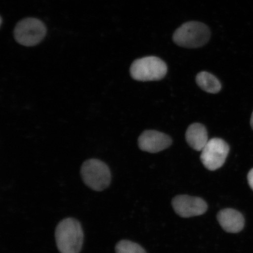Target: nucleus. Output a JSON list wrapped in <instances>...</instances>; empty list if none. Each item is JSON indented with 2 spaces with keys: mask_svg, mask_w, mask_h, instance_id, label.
<instances>
[{
  "mask_svg": "<svg viewBox=\"0 0 253 253\" xmlns=\"http://www.w3.org/2000/svg\"><path fill=\"white\" fill-rule=\"evenodd\" d=\"M84 235L81 224L74 218L60 221L55 230L57 248L61 253H79L84 244Z\"/></svg>",
  "mask_w": 253,
  "mask_h": 253,
  "instance_id": "obj_1",
  "label": "nucleus"
},
{
  "mask_svg": "<svg viewBox=\"0 0 253 253\" xmlns=\"http://www.w3.org/2000/svg\"><path fill=\"white\" fill-rule=\"evenodd\" d=\"M211 38V31L199 22L186 23L177 29L173 36L176 45L187 48H197L205 45Z\"/></svg>",
  "mask_w": 253,
  "mask_h": 253,
  "instance_id": "obj_2",
  "label": "nucleus"
},
{
  "mask_svg": "<svg viewBox=\"0 0 253 253\" xmlns=\"http://www.w3.org/2000/svg\"><path fill=\"white\" fill-rule=\"evenodd\" d=\"M167 65L156 56H147L135 60L130 67L131 77L141 82L160 81L166 77Z\"/></svg>",
  "mask_w": 253,
  "mask_h": 253,
  "instance_id": "obj_3",
  "label": "nucleus"
},
{
  "mask_svg": "<svg viewBox=\"0 0 253 253\" xmlns=\"http://www.w3.org/2000/svg\"><path fill=\"white\" fill-rule=\"evenodd\" d=\"M82 179L88 187L96 191H102L111 182V172L108 166L102 161L88 160L81 168Z\"/></svg>",
  "mask_w": 253,
  "mask_h": 253,
  "instance_id": "obj_4",
  "label": "nucleus"
},
{
  "mask_svg": "<svg viewBox=\"0 0 253 253\" xmlns=\"http://www.w3.org/2000/svg\"><path fill=\"white\" fill-rule=\"evenodd\" d=\"M46 33V27L42 22L36 18H28L16 25L14 37L21 45L32 46L39 44L45 37Z\"/></svg>",
  "mask_w": 253,
  "mask_h": 253,
  "instance_id": "obj_5",
  "label": "nucleus"
},
{
  "mask_svg": "<svg viewBox=\"0 0 253 253\" xmlns=\"http://www.w3.org/2000/svg\"><path fill=\"white\" fill-rule=\"evenodd\" d=\"M201 151V160L206 169L215 170L225 163L229 147L222 139L214 138L208 141Z\"/></svg>",
  "mask_w": 253,
  "mask_h": 253,
  "instance_id": "obj_6",
  "label": "nucleus"
},
{
  "mask_svg": "<svg viewBox=\"0 0 253 253\" xmlns=\"http://www.w3.org/2000/svg\"><path fill=\"white\" fill-rule=\"evenodd\" d=\"M172 207L177 214L183 218L200 216L207 211L204 199L189 195H178L173 199Z\"/></svg>",
  "mask_w": 253,
  "mask_h": 253,
  "instance_id": "obj_7",
  "label": "nucleus"
},
{
  "mask_svg": "<svg viewBox=\"0 0 253 253\" xmlns=\"http://www.w3.org/2000/svg\"><path fill=\"white\" fill-rule=\"evenodd\" d=\"M172 142V139L169 135L155 130L142 132L138 141L141 150L150 153H157L167 149Z\"/></svg>",
  "mask_w": 253,
  "mask_h": 253,
  "instance_id": "obj_8",
  "label": "nucleus"
},
{
  "mask_svg": "<svg viewBox=\"0 0 253 253\" xmlns=\"http://www.w3.org/2000/svg\"><path fill=\"white\" fill-rule=\"evenodd\" d=\"M217 219L224 231L227 233H237L245 226V219L242 214L233 209H224L217 213Z\"/></svg>",
  "mask_w": 253,
  "mask_h": 253,
  "instance_id": "obj_9",
  "label": "nucleus"
},
{
  "mask_svg": "<svg viewBox=\"0 0 253 253\" xmlns=\"http://www.w3.org/2000/svg\"><path fill=\"white\" fill-rule=\"evenodd\" d=\"M185 136L189 146L196 151L203 150L209 141L207 128L200 123H194L190 126Z\"/></svg>",
  "mask_w": 253,
  "mask_h": 253,
  "instance_id": "obj_10",
  "label": "nucleus"
},
{
  "mask_svg": "<svg viewBox=\"0 0 253 253\" xmlns=\"http://www.w3.org/2000/svg\"><path fill=\"white\" fill-rule=\"evenodd\" d=\"M198 86L210 93H217L221 90L220 82L212 74L207 72L199 73L196 78Z\"/></svg>",
  "mask_w": 253,
  "mask_h": 253,
  "instance_id": "obj_11",
  "label": "nucleus"
},
{
  "mask_svg": "<svg viewBox=\"0 0 253 253\" xmlns=\"http://www.w3.org/2000/svg\"><path fill=\"white\" fill-rule=\"evenodd\" d=\"M116 253H146L144 249L137 243L123 240L116 245Z\"/></svg>",
  "mask_w": 253,
  "mask_h": 253,
  "instance_id": "obj_12",
  "label": "nucleus"
},
{
  "mask_svg": "<svg viewBox=\"0 0 253 253\" xmlns=\"http://www.w3.org/2000/svg\"><path fill=\"white\" fill-rule=\"evenodd\" d=\"M248 179L249 185L253 191V169L250 170L248 175Z\"/></svg>",
  "mask_w": 253,
  "mask_h": 253,
  "instance_id": "obj_13",
  "label": "nucleus"
},
{
  "mask_svg": "<svg viewBox=\"0 0 253 253\" xmlns=\"http://www.w3.org/2000/svg\"><path fill=\"white\" fill-rule=\"evenodd\" d=\"M251 124L252 126V128L253 129V112L252 115L251 120Z\"/></svg>",
  "mask_w": 253,
  "mask_h": 253,
  "instance_id": "obj_14",
  "label": "nucleus"
}]
</instances>
